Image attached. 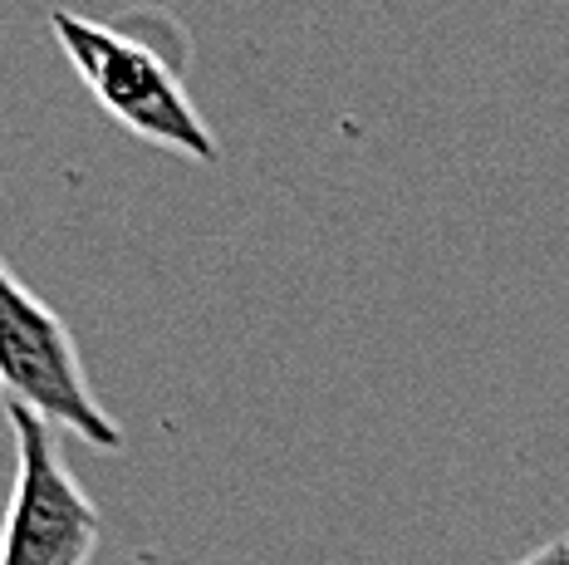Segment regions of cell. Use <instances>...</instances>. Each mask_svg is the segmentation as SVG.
<instances>
[{
  "label": "cell",
  "mask_w": 569,
  "mask_h": 565,
  "mask_svg": "<svg viewBox=\"0 0 569 565\" xmlns=\"http://www.w3.org/2000/svg\"><path fill=\"white\" fill-rule=\"evenodd\" d=\"M16 438V487L0 526V565H89L103 522L64 467L54 433L34 408L6 404Z\"/></svg>",
  "instance_id": "3957f363"
},
{
  "label": "cell",
  "mask_w": 569,
  "mask_h": 565,
  "mask_svg": "<svg viewBox=\"0 0 569 565\" xmlns=\"http://www.w3.org/2000/svg\"><path fill=\"white\" fill-rule=\"evenodd\" d=\"M516 565H569V536L550 541V546H540V551H530V556H520Z\"/></svg>",
  "instance_id": "277c9868"
},
{
  "label": "cell",
  "mask_w": 569,
  "mask_h": 565,
  "mask_svg": "<svg viewBox=\"0 0 569 565\" xmlns=\"http://www.w3.org/2000/svg\"><path fill=\"white\" fill-rule=\"evenodd\" d=\"M0 394L6 404L34 408L50 428H69L99 453L123 447V428L89 388L69 325L6 261H0Z\"/></svg>",
  "instance_id": "7a4b0ae2"
},
{
  "label": "cell",
  "mask_w": 569,
  "mask_h": 565,
  "mask_svg": "<svg viewBox=\"0 0 569 565\" xmlns=\"http://www.w3.org/2000/svg\"><path fill=\"white\" fill-rule=\"evenodd\" d=\"M50 30L74 65L79 85L99 99V109L113 123H123L133 138L162 152L201 162V168L221 162L217 133L197 113L182 75L162 50H152L148 40L128 30L103 26V20L74 16V10H50Z\"/></svg>",
  "instance_id": "6da1fadb"
}]
</instances>
